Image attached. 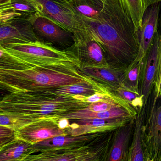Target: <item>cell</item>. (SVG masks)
Wrapping results in <instances>:
<instances>
[{"label":"cell","instance_id":"277c9868","mask_svg":"<svg viewBox=\"0 0 161 161\" xmlns=\"http://www.w3.org/2000/svg\"><path fill=\"white\" fill-rule=\"evenodd\" d=\"M114 131L104 132L89 142L69 148L51 149L31 154L21 161H89L109 151Z\"/></svg>","mask_w":161,"mask_h":161},{"label":"cell","instance_id":"484cf974","mask_svg":"<svg viewBox=\"0 0 161 161\" xmlns=\"http://www.w3.org/2000/svg\"><path fill=\"white\" fill-rule=\"evenodd\" d=\"M36 121L27 117L12 114L0 113V125L17 131L23 127Z\"/></svg>","mask_w":161,"mask_h":161},{"label":"cell","instance_id":"74e56055","mask_svg":"<svg viewBox=\"0 0 161 161\" xmlns=\"http://www.w3.org/2000/svg\"><path fill=\"white\" fill-rule=\"evenodd\" d=\"M128 152L126 154L125 156L124 157V158H123V160L122 161H128Z\"/></svg>","mask_w":161,"mask_h":161},{"label":"cell","instance_id":"52a82bcc","mask_svg":"<svg viewBox=\"0 0 161 161\" xmlns=\"http://www.w3.org/2000/svg\"><path fill=\"white\" fill-rule=\"evenodd\" d=\"M157 104L154 101L151 112L144 119L142 140L144 161H161V96Z\"/></svg>","mask_w":161,"mask_h":161},{"label":"cell","instance_id":"603a6c76","mask_svg":"<svg viewBox=\"0 0 161 161\" xmlns=\"http://www.w3.org/2000/svg\"><path fill=\"white\" fill-rule=\"evenodd\" d=\"M144 60L136 59L125 70L122 86L141 93Z\"/></svg>","mask_w":161,"mask_h":161},{"label":"cell","instance_id":"5bb4252c","mask_svg":"<svg viewBox=\"0 0 161 161\" xmlns=\"http://www.w3.org/2000/svg\"><path fill=\"white\" fill-rule=\"evenodd\" d=\"M29 21L20 24L10 22L0 25V44L25 43L39 41Z\"/></svg>","mask_w":161,"mask_h":161},{"label":"cell","instance_id":"e0dca14e","mask_svg":"<svg viewBox=\"0 0 161 161\" xmlns=\"http://www.w3.org/2000/svg\"><path fill=\"white\" fill-rule=\"evenodd\" d=\"M85 75L111 92L122 86L124 71L110 67H89L80 69Z\"/></svg>","mask_w":161,"mask_h":161},{"label":"cell","instance_id":"d6a6232c","mask_svg":"<svg viewBox=\"0 0 161 161\" xmlns=\"http://www.w3.org/2000/svg\"><path fill=\"white\" fill-rule=\"evenodd\" d=\"M58 125L60 128L67 130L69 127V120L65 118L59 119L58 121Z\"/></svg>","mask_w":161,"mask_h":161},{"label":"cell","instance_id":"7c38bea8","mask_svg":"<svg viewBox=\"0 0 161 161\" xmlns=\"http://www.w3.org/2000/svg\"><path fill=\"white\" fill-rule=\"evenodd\" d=\"M159 3L150 6L146 10L142 24L138 29L140 52L137 60H143L147 53L158 33V22L159 14Z\"/></svg>","mask_w":161,"mask_h":161},{"label":"cell","instance_id":"83f0119b","mask_svg":"<svg viewBox=\"0 0 161 161\" xmlns=\"http://www.w3.org/2000/svg\"><path fill=\"white\" fill-rule=\"evenodd\" d=\"M22 15V13L14 10H0V23L4 24L10 22Z\"/></svg>","mask_w":161,"mask_h":161},{"label":"cell","instance_id":"8992f818","mask_svg":"<svg viewBox=\"0 0 161 161\" xmlns=\"http://www.w3.org/2000/svg\"><path fill=\"white\" fill-rule=\"evenodd\" d=\"M40 15L48 18L73 34L78 25V19L71 1L27 0Z\"/></svg>","mask_w":161,"mask_h":161},{"label":"cell","instance_id":"d6986e66","mask_svg":"<svg viewBox=\"0 0 161 161\" xmlns=\"http://www.w3.org/2000/svg\"><path fill=\"white\" fill-rule=\"evenodd\" d=\"M124 12L132 20L136 30L141 26L146 10L150 6L161 3V0H118Z\"/></svg>","mask_w":161,"mask_h":161},{"label":"cell","instance_id":"ba28073f","mask_svg":"<svg viewBox=\"0 0 161 161\" xmlns=\"http://www.w3.org/2000/svg\"><path fill=\"white\" fill-rule=\"evenodd\" d=\"M29 21L42 42L60 50H69L74 43V34L46 17L34 13Z\"/></svg>","mask_w":161,"mask_h":161},{"label":"cell","instance_id":"f35d334b","mask_svg":"<svg viewBox=\"0 0 161 161\" xmlns=\"http://www.w3.org/2000/svg\"><path fill=\"white\" fill-rule=\"evenodd\" d=\"M11 0H0V4L6 2H10Z\"/></svg>","mask_w":161,"mask_h":161},{"label":"cell","instance_id":"5b68a950","mask_svg":"<svg viewBox=\"0 0 161 161\" xmlns=\"http://www.w3.org/2000/svg\"><path fill=\"white\" fill-rule=\"evenodd\" d=\"M3 47L9 53L33 67L71 63L80 68L79 60L73 52L69 50H58L41 41L7 44Z\"/></svg>","mask_w":161,"mask_h":161},{"label":"cell","instance_id":"3957f363","mask_svg":"<svg viewBox=\"0 0 161 161\" xmlns=\"http://www.w3.org/2000/svg\"><path fill=\"white\" fill-rule=\"evenodd\" d=\"M0 82L15 92L54 89L80 82L95 81L71 63L34 66L23 70L1 69Z\"/></svg>","mask_w":161,"mask_h":161},{"label":"cell","instance_id":"4dcf8cb0","mask_svg":"<svg viewBox=\"0 0 161 161\" xmlns=\"http://www.w3.org/2000/svg\"><path fill=\"white\" fill-rule=\"evenodd\" d=\"M104 94L101 93H96L90 96L87 97V101L89 103H94V102H97V101H100L102 99H104L108 96L112 94Z\"/></svg>","mask_w":161,"mask_h":161},{"label":"cell","instance_id":"7402d4cb","mask_svg":"<svg viewBox=\"0 0 161 161\" xmlns=\"http://www.w3.org/2000/svg\"><path fill=\"white\" fill-rule=\"evenodd\" d=\"M56 92L62 94L89 97L96 93H111L110 92L96 82H83L52 89Z\"/></svg>","mask_w":161,"mask_h":161},{"label":"cell","instance_id":"f1b7e54d","mask_svg":"<svg viewBox=\"0 0 161 161\" xmlns=\"http://www.w3.org/2000/svg\"><path fill=\"white\" fill-rule=\"evenodd\" d=\"M12 5L15 11H25V12H30L32 13H35L36 12V10L34 6L32 5L28 2L25 3H12Z\"/></svg>","mask_w":161,"mask_h":161},{"label":"cell","instance_id":"9c48e42d","mask_svg":"<svg viewBox=\"0 0 161 161\" xmlns=\"http://www.w3.org/2000/svg\"><path fill=\"white\" fill-rule=\"evenodd\" d=\"M73 34L74 43L69 50L76 55L80 69L89 67H109L98 42L81 28L75 30Z\"/></svg>","mask_w":161,"mask_h":161},{"label":"cell","instance_id":"8fae6325","mask_svg":"<svg viewBox=\"0 0 161 161\" xmlns=\"http://www.w3.org/2000/svg\"><path fill=\"white\" fill-rule=\"evenodd\" d=\"M132 120L124 118L69 120V127L67 130L69 135L73 136L104 133L114 131Z\"/></svg>","mask_w":161,"mask_h":161},{"label":"cell","instance_id":"836d02e7","mask_svg":"<svg viewBox=\"0 0 161 161\" xmlns=\"http://www.w3.org/2000/svg\"><path fill=\"white\" fill-rule=\"evenodd\" d=\"M14 10L11 1L0 4V10Z\"/></svg>","mask_w":161,"mask_h":161},{"label":"cell","instance_id":"9a60e30c","mask_svg":"<svg viewBox=\"0 0 161 161\" xmlns=\"http://www.w3.org/2000/svg\"><path fill=\"white\" fill-rule=\"evenodd\" d=\"M138 112L130 104L121 105L113 108L107 111L94 112L86 110L82 108L78 110L71 112L59 117V119L65 118L69 120L78 119H90V118H124L130 120H134Z\"/></svg>","mask_w":161,"mask_h":161},{"label":"cell","instance_id":"ac0fdd59","mask_svg":"<svg viewBox=\"0 0 161 161\" xmlns=\"http://www.w3.org/2000/svg\"><path fill=\"white\" fill-rule=\"evenodd\" d=\"M135 119L114 131L113 141L109 152L108 161H122L126 154L128 152L133 134Z\"/></svg>","mask_w":161,"mask_h":161},{"label":"cell","instance_id":"d590c367","mask_svg":"<svg viewBox=\"0 0 161 161\" xmlns=\"http://www.w3.org/2000/svg\"><path fill=\"white\" fill-rule=\"evenodd\" d=\"M109 152V151L106 152V153H105L104 155L100 156V157H98V158H95L94 159L92 160L89 161H108Z\"/></svg>","mask_w":161,"mask_h":161},{"label":"cell","instance_id":"44dd1931","mask_svg":"<svg viewBox=\"0 0 161 161\" xmlns=\"http://www.w3.org/2000/svg\"><path fill=\"white\" fill-rule=\"evenodd\" d=\"M144 108L138 114L132 138L128 150V161H144L143 148L142 140V127L144 121Z\"/></svg>","mask_w":161,"mask_h":161},{"label":"cell","instance_id":"ffe728a7","mask_svg":"<svg viewBox=\"0 0 161 161\" xmlns=\"http://www.w3.org/2000/svg\"><path fill=\"white\" fill-rule=\"evenodd\" d=\"M32 144L16 138L0 147V161H21L33 154Z\"/></svg>","mask_w":161,"mask_h":161},{"label":"cell","instance_id":"2e32d148","mask_svg":"<svg viewBox=\"0 0 161 161\" xmlns=\"http://www.w3.org/2000/svg\"><path fill=\"white\" fill-rule=\"evenodd\" d=\"M102 133H94L78 136L70 135L57 136L32 145L33 153L36 154L51 149L69 148L81 145L89 142Z\"/></svg>","mask_w":161,"mask_h":161},{"label":"cell","instance_id":"cb8c5ba5","mask_svg":"<svg viewBox=\"0 0 161 161\" xmlns=\"http://www.w3.org/2000/svg\"><path fill=\"white\" fill-rule=\"evenodd\" d=\"M33 67L32 65L17 58L9 53L0 44V69H1L23 70Z\"/></svg>","mask_w":161,"mask_h":161},{"label":"cell","instance_id":"4fadbf2b","mask_svg":"<svg viewBox=\"0 0 161 161\" xmlns=\"http://www.w3.org/2000/svg\"><path fill=\"white\" fill-rule=\"evenodd\" d=\"M161 36L158 33L147 53L144 63L141 93L146 103L147 98L154 86L158 70L159 52Z\"/></svg>","mask_w":161,"mask_h":161},{"label":"cell","instance_id":"6da1fadb","mask_svg":"<svg viewBox=\"0 0 161 161\" xmlns=\"http://www.w3.org/2000/svg\"><path fill=\"white\" fill-rule=\"evenodd\" d=\"M77 15V28L83 29L100 44L110 67L124 71L138 58V31L118 0H106L100 13L93 19Z\"/></svg>","mask_w":161,"mask_h":161},{"label":"cell","instance_id":"ab89813d","mask_svg":"<svg viewBox=\"0 0 161 161\" xmlns=\"http://www.w3.org/2000/svg\"><path fill=\"white\" fill-rule=\"evenodd\" d=\"M67 1H71V0H67Z\"/></svg>","mask_w":161,"mask_h":161},{"label":"cell","instance_id":"7a4b0ae2","mask_svg":"<svg viewBox=\"0 0 161 161\" xmlns=\"http://www.w3.org/2000/svg\"><path fill=\"white\" fill-rule=\"evenodd\" d=\"M86 98L58 93L52 89L14 92L0 100V113L22 115L36 122L58 120L64 114L86 108L90 104Z\"/></svg>","mask_w":161,"mask_h":161},{"label":"cell","instance_id":"e575fe53","mask_svg":"<svg viewBox=\"0 0 161 161\" xmlns=\"http://www.w3.org/2000/svg\"><path fill=\"white\" fill-rule=\"evenodd\" d=\"M16 137L11 138H0V147L9 143L15 139Z\"/></svg>","mask_w":161,"mask_h":161},{"label":"cell","instance_id":"1f68e13d","mask_svg":"<svg viewBox=\"0 0 161 161\" xmlns=\"http://www.w3.org/2000/svg\"><path fill=\"white\" fill-rule=\"evenodd\" d=\"M14 92L15 91L10 87L0 82V100L8 95Z\"/></svg>","mask_w":161,"mask_h":161},{"label":"cell","instance_id":"d4e9b609","mask_svg":"<svg viewBox=\"0 0 161 161\" xmlns=\"http://www.w3.org/2000/svg\"><path fill=\"white\" fill-rule=\"evenodd\" d=\"M111 93L130 104L138 113L145 107L146 103L143 97L139 92L121 86Z\"/></svg>","mask_w":161,"mask_h":161},{"label":"cell","instance_id":"30bf717a","mask_svg":"<svg viewBox=\"0 0 161 161\" xmlns=\"http://www.w3.org/2000/svg\"><path fill=\"white\" fill-rule=\"evenodd\" d=\"M58 121L43 120L28 124L16 131V138L33 145L57 136L69 135L66 130L59 127Z\"/></svg>","mask_w":161,"mask_h":161},{"label":"cell","instance_id":"4316f807","mask_svg":"<svg viewBox=\"0 0 161 161\" xmlns=\"http://www.w3.org/2000/svg\"><path fill=\"white\" fill-rule=\"evenodd\" d=\"M155 98L158 99L161 96V37L159 52L158 63V70L155 77Z\"/></svg>","mask_w":161,"mask_h":161},{"label":"cell","instance_id":"f546056e","mask_svg":"<svg viewBox=\"0 0 161 161\" xmlns=\"http://www.w3.org/2000/svg\"><path fill=\"white\" fill-rule=\"evenodd\" d=\"M16 137V131L12 129L0 125V138Z\"/></svg>","mask_w":161,"mask_h":161},{"label":"cell","instance_id":"8d00e7d4","mask_svg":"<svg viewBox=\"0 0 161 161\" xmlns=\"http://www.w3.org/2000/svg\"><path fill=\"white\" fill-rule=\"evenodd\" d=\"M91 1L95 2V3H104V1H106V0H91Z\"/></svg>","mask_w":161,"mask_h":161}]
</instances>
